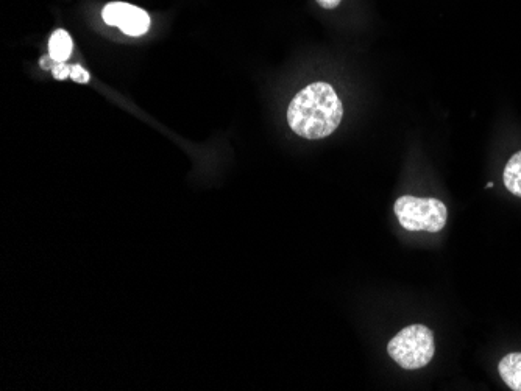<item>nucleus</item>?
<instances>
[{
    "label": "nucleus",
    "instance_id": "obj_2",
    "mask_svg": "<svg viewBox=\"0 0 521 391\" xmlns=\"http://www.w3.org/2000/svg\"><path fill=\"white\" fill-rule=\"evenodd\" d=\"M387 353L405 370L426 367L436 353L433 332L423 325L408 326L390 340Z\"/></svg>",
    "mask_w": 521,
    "mask_h": 391
},
{
    "label": "nucleus",
    "instance_id": "obj_5",
    "mask_svg": "<svg viewBox=\"0 0 521 391\" xmlns=\"http://www.w3.org/2000/svg\"><path fill=\"white\" fill-rule=\"evenodd\" d=\"M498 370L507 387L521 391V353L507 354L498 365Z\"/></svg>",
    "mask_w": 521,
    "mask_h": 391
},
{
    "label": "nucleus",
    "instance_id": "obj_9",
    "mask_svg": "<svg viewBox=\"0 0 521 391\" xmlns=\"http://www.w3.org/2000/svg\"><path fill=\"white\" fill-rule=\"evenodd\" d=\"M52 72H54V77L57 80H66V78L71 77V67L68 64L57 63Z\"/></svg>",
    "mask_w": 521,
    "mask_h": 391
},
{
    "label": "nucleus",
    "instance_id": "obj_1",
    "mask_svg": "<svg viewBox=\"0 0 521 391\" xmlns=\"http://www.w3.org/2000/svg\"><path fill=\"white\" fill-rule=\"evenodd\" d=\"M344 108L333 86L312 83L298 92L288 108L289 127L309 141L327 138L341 125Z\"/></svg>",
    "mask_w": 521,
    "mask_h": 391
},
{
    "label": "nucleus",
    "instance_id": "obj_7",
    "mask_svg": "<svg viewBox=\"0 0 521 391\" xmlns=\"http://www.w3.org/2000/svg\"><path fill=\"white\" fill-rule=\"evenodd\" d=\"M504 186L507 191L521 198V152L515 153L504 167Z\"/></svg>",
    "mask_w": 521,
    "mask_h": 391
},
{
    "label": "nucleus",
    "instance_id": "obj_10",
    "mask_svg": "<svg viewBox=\"0 0 521 391\" xmlns=\"http://www.w3.org/2000/svg\"><path fill=\"white\" fill-rule=\"evenodd\" d=\"M316 2L320 7L325 8V10H334V8L341 5L342 0H316Z\"/></svg>",
    "mask_w": 521,
    "mask_h": 391
},
{
    "label": "nucleus",
    "instance_id": "obj_8",
    "mask_svg": "<svg viewBox=\"0 0 521 391\" xmlns=\"http://www.w3.org/2000/svg\"><path fill=\"white\" fill-rule=\"evenodd\" d=\"M71 78L74 82L77 83H88L89 82V74L88 71H85L80 64H74L71 67Z\"/></svg>",
    "mask_w": 521,
    "mask_h": 391
},
{
    "label": "nucleus",
    "instance_id": "obj_4",
    "mask_svg": "<svg viewBox=\"0 0 521 391\" xmlns=\"http://www.w3.org/2000/svg\"><path fill=\"white\" fill-rule=\"evenodd\" d=\"M102 18L108 25L119 27L128 36H141L150 29V16L146 11L125 2L108 4L103 8Z\"/></svg>",
    "mask_w": 521,
    "mask_h": 391
},
{
    "label": "nucleus",
    "instance_id": "obj_3",
    "mask_svg": "<svg viewBox=\"0 0 521 391\" xmlns=\"http://www.w3.org/2000/svg\"><path fill=\"white\" fill-rule=\"evenodd\" d=\"M398 222L408 231L439 233L447 225L448 211L444 201L436 198H417L411 195L395 201Z\"/></svg>",
    "mask_w": 521,
    "mask_h": 391
},
{
    "label": "nucleus",
    "instance_id": "obj_6",
    "mask_svg": "<svg viewBox=\"0 0 521 391\" xmlns=\"http://www.w3.org/2000/svg\"><path fill=\"white\" fill-rule=\"evenodd\" d=\"M74 43L66 30H57L49 39V55L58 63H64L71 57Z\"/></svg>",
    "mask_w": 521,
    "mask_h": 391
}]
</instances>
